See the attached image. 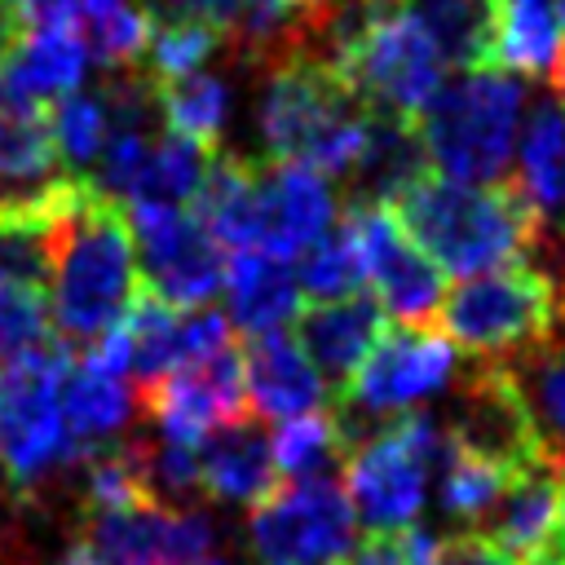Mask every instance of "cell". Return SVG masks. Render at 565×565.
<instances>
[{"label": "cell", "mask_w": 565, "mask_h": 565, "mask_svg": "<svg viewBox=\"0 0 565 565\" xmlns=\"http://www.w3.org/2000/svg\"><path fill=\"white\" fill-rule=\"evenodd\" d=\"M194 221L234 252H256V163L216 150L194 194Z\"/></svg>", "instance_id": "83f0119b"}, {"label": "cell", "mask_w": 565, "mask_h": 565, "mask_svg": "<svg viewBox=\"0 0 565 565\" xmlns=\"http://www.w3.org/2000/svg\"><path fill=\"white\" fill-rule=\"evenodd\" d=\"M446 441L490 468H499L503 477H516L543 459H552V450L543 446L530 406L516 388V375L499 362H477L455 397L450 424H446Z\"/></svg>", "instance_id": "7c38bea8"}, {"label": "cell", "mask_w": 565, "mask_h": 565, "mask_svg": "<svg viewBox=\"0 0 565 565\" xmlns=\"http://www.w3.org/2000/svg\"><path fill=\"white\" fill-rule=\"evenodd\" d=\"M446 66H490V9L486 0H406Z\"/></svg>", "instance_id": "4dcf8cb0"}, {"label": "cell", "mask_w": 565, "mask_h": 565, "mask_svg": "<svg viewBox=\"0 0 565 565\" xmlns=\"http://www.w3.org/2000/svg\"><path fill=\"white\" fill-rule=\"evenodd\" d=\"M137 402L150 424H159L163 441L199 446L212 433L238 424L252 415L247 406V375H243V349L230 340L225 349L185 362L181 371L154 380L150 388H137Z\"/></svg>", "instance_id": "4fadbf2b"}, {"label": "cell", "mask_w": 565, "mask_h": 565, "mask_svg": "<svg viewBox=\"0 0 565 565\" xmlns=\"http://www.w3.org/2000/svg\"><path fill=\"white\" fill-rule=\"evenodd\" d=\"M256 128L269 163H305L322 177H349L366 146L371 110L331 66L313 57H278L265 66Z\"/></svg>", "instance_id": "3957f363"}, {"label": "cell", "mask_w": 565, "mask_h": 565, "mask_svg": "<svg viewBox=\"0 0 565 565\" xmlns=\"http://www.w3.org/2000/svg\"><path fill=\"white\" fill-rule=\"evenodd\" d=\"M556 494H561V534H565V455H561V468H556Z\"/></svg>", "instance_id": "b9f144b4"}, {"label": "cell", "mask_w": 565, "mask_h": 565, "mask_svg": "<svg viewBox=\"0 0 565 565\" xmlns=\"http://www.w3.org/2000/svg\"><path fill=\"white\" fill-rule=\"evenodd\" d=\"M516 199L539 221V234L565 238V97L534 102L516 141Z\"/></svg>", "instance_id": "ffe728a7"}, {"label": "cell", "mask_w": 565, "mask_h": 565, "mask_svg": "<svg viewBox=\"0 0 565 565\" xmlns=\"http://www.w3.org/2000/svg\"><path fill=\"white\" fill-rule=\"evenodd\" d=\"M150 296L172 309H203L225 287V252L194 212H128Z\"/></svg>", "instance_id": "9a60e30c"}, {"label": "cell", "mask_w": 565, "mask_h": 565, "mask_svg": "<svg viewBox=\"0 0 565 565\" xmlns=\"http://www.w3.org/2000/svg\"><path fill=\"white\" fill-rule=\"evenodd\" d=\"M344 565H437V539L419 525L406 530H371Z\"/></svg>", "instance_id": "f35d334b"}, {"label": "cell", "mask_w": 565, "mask_h": 565, "mask_svg": "<svg viewBox=\"0 0 565 565\" xmlns=\"http://www.w3.org/2000/svg\"><path fill=\"white\" fill-rule=\"evenodd\" d=\"M128 353V371L137 388H150L154 380L181 371L185 362H199L230 344V318L212 309H172L159 296H137L124 322L115 327Z\"/></svg>", "instance_id": "e0dca14e"}, {"label": "cell", "mask_w": 565, "mask_h": 565, "mask_svg": "<svg viewBox=\"0 0 565 565\" xmlns=\"http://www.w3.org/2000/svg\"><path fill=\"white\" fill-rule=\"evenodd\" d=\"M556 97H565V79H561V84H556Z\"/></svg>", "instance_id": "ee69618b"}, {"label": "cell", "mask_w": 565, "mask_h": 565, "mask_svg": "<svg viewBox=\"0 0 565 565\" xmlns=\"http://www.w3.org/2000/svg\"><path fill=\"white\" fill-rule=\"evenodd\" d=\"M556 468H561V459L552 455V459H543V463L516 472V477L503 486L494 512L477 525V534L490 539L512 565H525L530 556H539V552L556 539V530H561Z\"/></svg>", "instance_id": "603a6c76"}, {"label": "cell", "mask_w": 565, "mask_h": 565, "mask_svg": "<svg viewBox=\"0 0 565 565\" xmlns=\"http://www.w3.org/2000/svg\"><path fill=\"white\" fill-rule=\"evenodd\" d=\"M424 172H428V154H424V141H419L415 124L371 115L366 146H362V154L349 172V190H353L349 203H384L388 207Z\"/></svg>", "instance_id": "4316f807"}, {"label": "cell", "mask_w": 565, "mask_h": 565, "mask_svg": "<svg viewBox=\"0 0 565 565\" xmlns=\"http://www.w3.org/2000/svg\"><path fill=\"white\" fill-rule=\"evenodd\" d=\"M79 190L84 181L62 163L49 119L0 110V225H53Z\"/></svg>", "instance_id": "2e32d148"}, {"label": "cell", "mask_w": 565, "mask_h": 565, "mask_svg": "<svg viewBox=\"0 0 565 565\" xmlns=\"http://www.w3.org/2000/svg\"><path fill=\"white\" fill-rule=\"evenodd\" d=\"M335 216V194L305 163H256V252L305 256Z\"/></svg>", "instance_id": "ac0fdd59"}, {"label": "cell", "mask_w": 565, "mask_h": 565, "mask_svg": "<svg viewBox=\"0 0 565 565\" xmlns=\"http://www.w3.org/2000/svg\"><path fill=\"white\" fill-rule=\"evenodd\" d=\"M44 119H49L53 146H57L62 163L71 168V177L75 172H88L102 159V150L110 141V115H106L102 93H71Z\"/></svg>", "instance_id": "d590c367"}, {"label": "cell", "mask_w": 565, "mask_h": 565, "mask_svg": "<svg viewBox=\"0 0 565 565\" xmlns=\"http://www.w3.org/2000/svg\"><path fill=\"white\" fill-rule=\"evenodd\" d=\"M212 552V521L194 508L150 503L124 512H84L62 565H203Z\"/></svg>", "instance_id": "8fae6325"}, {"label": "cell", "mask_w": 565, "mask_h": 565, "mask_svg": "<svg viewBox=\"0 0 565 565\" xmlns=\"http://www.w3.org/2000/svg\"><path fill=\"white\" fill-rule=\"evenodd\" d=\"M128 380L115 362L97 353H71L66 375H62V415L71 437L93 455L110 433L124 428L128 419Z\"/></svg>", "instance_id": "484cf974"}, {"label": "cell", "mask_w": 565, "mask_h": 565, "mask_svg": "<svg viewBox=\"0 0 565 565\" xmlns=\"http://www.w3.org/2000/svg\"><path fill=\"white\" fill-rule=\"evenodd\" d=\"M225 35L203 26V22H154L150 18V40H146V53H141V75L150 84H168V79H181V75H194L203 71V62L216 53Z\"/></svg>", "instance_id": "8d00e7d4"}, {"label": "cell", "mask_w": 565, "mask_h": 565, "mask_svg": "<svg viewBox=\"0 0 565 565\" xmlns=\"http://www.w3.org/2000/svg\"><path fill=\"white\" fill-rule=\"evenodd\" d=\"M441 455L446 433L419 411L393 415L362 433L344 459V494L353 516H362L371 530H406L428 499Z\"/></svg>", "instance_id": "52a82bcc"}, {"label": "cell", "mask_w": 565, "mask_h": 565, "mask_svg": "<svg viewBox=\"0 0 565 565\" xmlns=\"http://www.w3.org/2000/svg\"><path fill=\"white\" fill-rule=\"evenodd\" d=\"M66 362L71 353L62 344H44L0 371V468L26 494L88 459L62 415Z\"/></svg>", "instance_id": "8992f818"}, {"label": "cell", "mask_w": 565, "mask_h": 565, "mask_svg": "<svg viewBox=\"0 0 565 565\" xmlns=\"http://www.w3.org/2000/svg\"><path fill=\"white\" fill-rule=\"evenodd\" d=\"M243 375H247L252 415L287 424V419H300L327 406V380L313 371V362L287 331L252 335L243 353Z\"/></svg>", "instance_id": "d6986e66"}, {"label": "cell", "mask_w": 565, "mask_h": 565, "mask_svg": "<svg viewBox=\"0 0 565 565\" xmlns=\"http://www.w3.org/2000/svg\"><path fill=\"white\" fill-rule=\"evenodd\" d=\"M199 490L225 503H260L278 490V463L265 428L247 415L199 441Z\"/></svg>", "instance_id": "cb8c5ba5"}, {"label": "cell", "mask_w": 565, "mask_h": 565, "mask_svg": "<svg viewBox=\"0 0 565 565\" xmlns=\"http://www.w3.org/2000/svg\"><path fill=\"white\" fill-rule=\"evenodd\" d=\"M203 565H225V561H216V556H207V561H203Z\"/></svg>", "instance_id": "7bdbcfd3"}, {"label": "cell", "mask_w": 565, "mask_h": 565, "mask_svg": "<svg viewBox=\"0 0 565 565\" xmlns=\"http://www.w3.org/2000/svg\"><path fill=\"white\" fill-rule=\"evenodd\" d=\"M508 481L512 477H503L499 468H490V463H481V459H472L446 441V455L437 463V499H441V512L459 530H477L494 512Z\"/></svg>", "instance_id": "836d02e7"}, {"label": "cell", "mask_w": 565, "mask_h": 565, "mask_svg": "<svg viewBox=\"0 0 565 565\" xmlns=\"http://www.w3.org/2000/svg\"><path fill=\"white\" fill-rule=\"evenodd\" d=\"M256 565H344L353 552V508L335 477L278 486L247 521Z\"/></svg>", "instance_id": "9c48e42d"}, {"label": "cell", "mask_w": 565, "mask_h": 565, "mask_svg": "<svg viewBox=\"0 0 565 565\" xmlns=\"http://www.w3.org/2000/svg\"><path fill=\"white\" fill-rule=\"evenodd\" d=\"M137 300V238L128 212L84 185L53 225L49 322L62 349H93Z\"/></svg>", "instance_id": "6da1fadb"}, {"label": "cell", "mask_w": 565, "mask_h": 565, "mask_svg": "<svg viewBox=\"0 0 565 565\" xmlns=\"http://www.w3.org/2000/svg\"><path fill=\"white\" fill-rule=\"evenodd\" d=\"M71 35L106 71H128L146 53L150 13L132 0H71Z\"/></svg>", "instance_id": "f546056e"}, {"label": "cell", "mask_w": 565, "mask_h": 565, "mask_svg": "<svg viewBox=\"0 0 565 565\" xmlns=\"http://www.w3.org/2000/svg\"><path fill=\"white\" fill-rule=\"evenodd\" d=\"M437 322L468 358L516 366L556 335V287L534 265L477 274L441 300Z\"/></svg>", "instance_id": "5b68a950"}, {"label": "cell", "mask_w": 565, "mask_h": 565, "mask_svg": "<svg viewBox=\"0 0 565 565\" xmlns=\"http://www.w3.org/2000/svg\"><path fill=\"white\" fill-rule=\"evenodd\" d=\"M384 335V309L375 296H349L331 305H309L296 318V344L313 362V371L344 393V384L366 362L371 344Z\"/></svg>", "instance_id": "7402d4cb"}, {"label": "cell", "mask_w": 565, "mask_h": 565, "mask_svg": "<svg viewBox=\"0 0 565 565\" xmlns=\"http://www.w3.org/2000/svg\"><path fill=\"white\" fill-rule=\"evenodd\" d=\"M441 53L411 13L406 0H388L353 40L335 75L349 84V93L384 119L415 124L419 110L441 88Z\"/></svg>", "instance_id": "ba28073f"}, {"label": "cell", "mask_w": 565, "mask_h": 565, "mask_svg": "<svg viewBox=\"0 0 565 565\" xmlns=\"http://www.w3.org/2000/svg\"><path fill=\"white\" fill-rule=\"evenodd\" d=\"M49 344V300L40 287H0V362H18Z\"/></svg>", "instance_id": "74e56055"}, {"label": "cell", "mask_w": 565, "mask_h": 565, "mask_svg": "<svg viewBox=\"0 0 565 565\" xmlns=\"http://www.w3.org/2000/svg\"><path fill=\"white\" fill-rule=\"evenodd\" d=\"M455 380V344L437 327H388L358 375L344 384V424L353 419H393L411 415L424 397L441 393Z\"/></svg>", "instance_id": "30bf717a"}, {"label": "cell", "mask_w": 565, "mask_h": 565, "mask_svg": "<svg viewBox=\"0 0 565 565\" xmlns=\"http://www.w3.org/2000/svg\"><path fill=\"white\" fill-rule=\"evenodd\" d=\"M437 565H512V561L477 530H459L446 543H437Z\"/></svg>", "instance_id": "60d3db41"}, {"label": "cell", "mask_w": 565, "mask_h": 565, "mask_svg": "<svg viewBox=\"0 0 565 565\" xmlns=\"http://www.w3.org/2000/svg\"><path fill=\"white\" fill-rule=\"evenodd\" d=\"M146 13L154 22H168V18H177V22H203V26H212V31H221L230 40L234 26H238V18H243V0H154Z\"/></svg>", "instance_id": "ab89813d"}, {"label": "cell", "mask_w": 565, "mask_h": 565, "mask_svg": "<svg viewBox=\"0 0 565 565\" xmlns=\"http://www.w3.org/2000/svg\"><path fill=\"white\" fill-rule=\"evenodd\" d=\"M362 252H358V238L353 230L340 221L331 225L305 256H300V269H296V282L300 291L313 300V305H331V300H349L358 296L362 287Z\"/></svg>", "instance_id": "e575fe53"}, {"label": "cell", "mask_w": 565, "mask_h": 565, "mask_svg": "<svg viewBox=\"0 0 565 565\" xmlns=\"http://www.w3.org/2000/svg\"><path fill=\"white\" fill-rule=\"evenodd\" d=\"M508 371L516 375V388L530 406V419L543 446L561 459L565 455V335H552L539 353H530Z\"/></svg>", "instance_id": "d6a6232c"}, {"label": "cell", "mask_w": 565, "mask_h": 565, "mask_svg": "<svg viewBox=\"0 0 565 565\" xmlns=\"http://www.w3.org/2000/svg\"><path fill=\"white\" fill-rule=\"evenodd\" d=\"M521 106L525 88L508 71L481 66L446 79L415 119L437 177L459 185H499V172L508 168L516 141Z\"/></svg>", "instance_id": "277c9868"}, {"label": "cell", "mask_w": 565, "mask_h": 565, "mask_svg": "<svg viewBox=\"0 0 565 565\" xmlns=\"http://www.w3.org/2000/svg\"><path fill=\"white\" fill-rule=\"evenodd\" d=\"M362 252V274L375 287V305L393 313L397 327H433L441 313V269L406 238L393 207L384 203H349L340 216Z\"/></svg>", "instance_id": "5bb4252c"}, {"label": "cell", "mask_w": 565, "mask_h": 565, "mask_svg": "<svg viewBox=\"0 0 565 565\" xmlns=\"http://www.w3.org/2000/svg\"><path fill=\"white\" fill-rule=\"evenodd\" d=\"M490 66L534 79L565 75V0H486Z\"/></svg>", "instance_id": "44dd1931"}, {"label": "cell", "mask_w": 565, "mask_h": 565, "mask_svg": "<svg viewBox=\"0 0 565 565\" xmlns=\"http://www.w3.org/2000/svg\"><path fill=\"white\" fill-rule=\"evenodd\" d=\"M225 305L230 322L247 335L282 331V322H291L300 309L296 269L269 252H234L225 265Z\"/></svg>", "instance_id": "d4e9b609"}, {"label": "cell", "mask_w": 565, "mask_h": 565, "mask_svg": "<svg viewBox=\"0 0 565 565\" xmlns=\"http://www.w3.org/2000/svg\"><path fill=\"white\" fill-rule=\"evenodd\" d=\"M154 106L172 137L216 154L230 124V84L212 71H194L168 84H154Z\"/></svg>", "instance_id": "f1b7e54d"}, {"label": "cell", "mask_w": 565, "mask_h": 565, "mask_svg": "<svg viewBox=\"0 0 565 565\" xmlns=\"http://www.w3.org/2000/svg\"><path fill=\"white\" fill-rule=\"evenodd\" d=\"M269 446H274L278 472H287L291 481L335 477V468L349 459V433H344L340 415H327V411L278 424Z\"/></svg>", "instance_id": "1f68e13d"}, {"label": "cell", "mask_w": 565, "mask_h": 565, "mask_svg": "<svg viewBox=\"0 0 565 565\" xmlns=\"http://www.w3.org/2000/svg\"><path fill=\"white\" fill-rule=\"evenodd\" d=\"M388 207L406 238L437 269L459 278L516 265L539 234V221L512 185H459L437 172H424Z\"/></svg>", "instance_id": "7a4b0ae2"}]
</instances>
